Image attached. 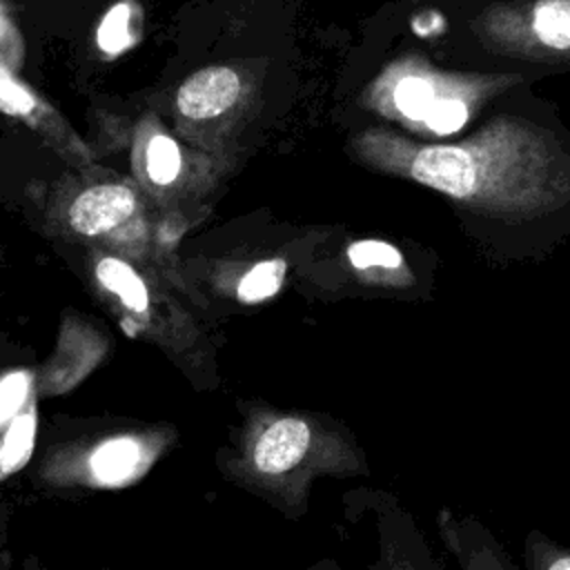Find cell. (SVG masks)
Listing matches in <instances>:
<instances>
[{"mask_svg": "<svg viewBox=\"0 0 570 570\" xmlns=\"http://www.w3.org/2000/svg\"><path fill=\"white\" fill-rule=\"evenodd\" d=\"M0 111L27 125L47 145H51L67 163L85 167L94 154L73 131V127L29 85H24L11 67L0 58Z\"/></svg>", "mask_w": 570, "mask_h": 570, "instance_id": "5b68a950", "label": "cell"}, {"mask_svg": "<svg viewBox=\"0 0 570 570\" xmlns=\"http://www.w3.org/2000/svg\"><path fill=\"white\" fill-rule=\"evenodd\" d=\"M423 120L436 134H452V131L461 129L463 122L468 120V109L456 98H436Z\"/></svg>", "mask_w": 570, "mask_h": 570, "instance_id": "d6986e66", "label": "cell"}, {"mask_svg": "<svg viewBox=\"0 0 570 570\" xmlns=\"http://www.w3.org/2000/svg\"><path fill=\"white\" fill-rule=\"evenodd\" d=\"M350 261L358 269L374 267V265L399 267L401 265V254L383 240H358L350 247Z\"/></svg>", "mask_w": 570, "mask_h": 570, "instance_id": "ac0fdd59", "label": "cell"}, {"mask_svg": "<svg viewBox=\"0 0 570 570\" xmlns=\"http://www.w3.org/2000/svg\"><path fill=\"white\" fill-rule=\"evenodd\" d=\"M140 207V194L131 183L98 180L78 189L62 205L60 218L73 236L100 240L131 227Z\"/></svg>", "mask_w": 570, "mask_h": 570, "instance_id": "277c9868", "label": "cell"}, {"mask_svg": "<svg viewBox=\"0 0 570 570\" xmlns=\"http://www.w3.org/2000/svg\"><path fill=\"white\" fill-rule=\"evenodd\" d=\"M36 403V379L29 370H11L0 376V434Z\"/></svg>", "mask_w": 570, "mask_h": 570, "instance_id": "4fadbf2b", "label": "cell"}, {"mask_svg": "<svg viewBox=\"0 0 570 570\" xmlns=\"http://www.w3.org/2000/svg\"><path fill=\"white\" fill-rule=\"evenodd\" d=\"M285 276V263L278 258L254 265L238 283V298L243 303H258L278 292Z\"/></svg>", "mask_w": 570, "mask_h": 570, "instance_id": "2e32d148", "label": "cell"}, {"mask_svg": "<svg viewBox=\"0 0 570 570\" xmlns=\"http://www.w3.org/2000/svg\"><path fill=\"white\" fill-rule=\"evenodd\" d=\"M220 472L285 519L309 510L321 479L370 476V461L354 430L327 412L243 403L234 441L218 452Z\"/></svg>", "mask_w": 570, "mask_h": 570, "instance_id": "6da1fadb", "label": "cell"}, {"mask_svg": "<svg viewBox=\"0 0 570 570\" xmlns=\"http://www.w3.org/2000/svg\"><path fill=\"white\" fill-rule=\"evenodd\" d=\"M91 269L102 294L116 303L127 321H136L140 327L149 323L151 287L129 261L116 254H98Z\"/></svg>", "mask_w": 570, "mask_h": 570, "instance_id": "ba28073f", "label": "cell"}, {"mask_svg": "<svg viewBox=\"0 0 570 570\" xmlns=\"http://www.w3.org/2000/svg\"><path fill=\"white\" fill-rule=\"evenodd\" d=\"M534 31L552 49L570 47V0H543L534 9Z\"/></svg>", "mask_w": 570, "mask_h": 570, "instance_id": "9a60e30c", "label": "cell"}, {"mask_svg": "<svg viewBox=\"0 0 570 570\" xmlns=\"http://www.w3.org/2000/svg\"><path fill=\"white\" fill-rule=\"evenodd\" d=\"M38 412L31 403L11 425L0 434V481L18 472L31 456L36 439Z\"/></svg>", "mask_w": 570, "mask_h": 570, "instance_id": "8fae6325", "label": "cell"}, {"mask_svg": "<svg viewBox=\"0 0 570 570\" xmlns=\"http://www.w3.org/2000/svg\"><path fill=\"white\" fill-rule=\"evenodd\" d=\"M436 532L459 570H521L476 514H461L441 505L436 510Z\"/></svg>", "mask_w": 570, "mask_h": 570, "instance_id": "8992f818", "label": "cell"}, {"mask_svg": "<svg viewBox=\"0 0 570 570\" xmlns=\"http://www.w3.org/2000/svg\"><path fill=\"white\" fill-rule=\"evenodd\" d=\"M134 165L149 189H167L183 171V151L163 129L140 125L134 142Z\"/></svg>", "mask_w": 570, "mask_h": 570, "instance_id": "30bf717a", "label": "cell"}, {"mask_svg": "<svg viewBox=\"0 0 570 570\" xmlns=\"http://www.w3.org/2000/svg\"><path fill=\"white\" fill-rule=\"evenodd\" d=\"M136 13H138V7L131 0H122V2H116L102 16L96 29V45L105 56L109 58L120 56L122 51L136 45L138 40Z\"/></svg>", "mask_w": 570, "mask_h": 570, "instance_id": "7c38bea8", "label": "cell"}, {"mask_svg": "<svg viewBox=\"0 0 570 570\" xmlns=\"http://www.w3.org/2000/svg\"><path fill=\"white\" fill-rule=\"evenodd\" d=\"M436 96L434 89L428 80L416 78V76H407L401 80V85L396 87V105L399 109L414 120H423L428 116V111L432 109Z\"/></svg>", "mask_w": 570, "mask_h": 570, "instance_id": "e0dca14e", "label": "cell"}, {"mask_svg": "<svg viewBox=\"0 0 570 570\" xmlns=\"http://www.w3.org/2000/svg\"><path fill=\"white\" fill-rule=\"evenodd\" d=\"M240 96V78L229 67H205L191 73L176 91V109L189 120H209L225 114Z\"/></svg>", "mask_w": 570, "mask_h": 570, "instance_id": "52a82bcc", "label": "cell"}, {"mask_svg": "<svg viewBox=\"0 0 570 570\" xmlns=\"http://www.w3.org/2000/svg\"><path fill=\"white\" fill-rule=\"evenodd\" d=\"M334 528L363 554H352L350 561L323 554L307 570H450L416 517L390 490L370 485L347 490Z\"/></svg>", "mask_w": 570, "mask_h": 570, "instance_id": "7a4b0ae2", "label": "cell"}, {"mask_svg": "<svg viewBox=\"0 0 570 570\" xmlns=\"http://www.w3.org/2000/svg\"><path fill=\"white\" fill-rule=\"evenodd\" d=\"M20 51H22L20 36H18L13 22L9 20V16L0 7V58L7 65H13L16 60H20Z\"/></svg>", "mask_w": 570, "mask_h": 570, "instance_id": "ffe728a7", "label": "cell"}, {"mask_svg": "<svg viewBox=\"0 0 570 570\" xmlns=\"http://www.w3.org/2000/svg\"><path fill=\"white\" fill-rule=\"evenodd\" d=\"M165 441L160 434L118 432L80 450L71 463H58L60 476L96 488H116L142 476L158 459Z\"/></svg>", "mask_w": 570, "mask_h": 570, "instance_id": "3957f363", "label": "cell"}, {"mask_svg": "<svg viewBox=\"0 0 570 570\" xmlns=\"http://www.w3.org/2000/svg\"><path fill=\"white\" fill-rule=\"evenodd\" d=\"M523 570H570V546L541 530H530L523 539Z\"/></svg>", "mask_w": 570, "mask_h": 570, "instance_id": "5bb4252c", "label": "cell"}, {"mask_svg": "<svg viewBox=\"0 0 570 570\" xmlns=\"http://www.w3.org/2000/svg\"><path fill=\"white\" fill-rule=\"evenodd\" d=\"M412 176L436 191L463 198L474 189L476 169L463 149L428 147L414 156Z\"/></svg>", "mask_w": 570, "mask_h": 570, "instance_id": "9c48e42d", "label": "cell"}]
</instances>
